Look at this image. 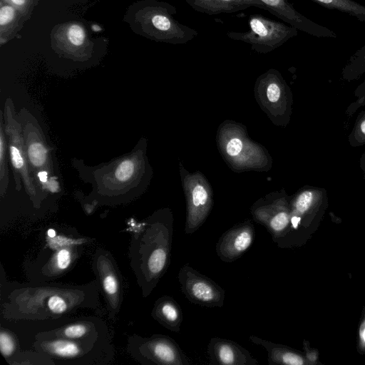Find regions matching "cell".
<instances>
[{"label": "cell", "instance_id": "e0dca14e", "mask_svg": "<svg viewBox=\"0 0 365 365\" xmlns=\"http://www.w3.org/2000/svg\"><path fill=\"white\" fill-rule=\"evenodd\" d=\"M196 11L215 15L222 13H234L251 6L267 11L259 0H184Z\"/></svg>", "mask_w": 365, "mask_h": 365}, {"label": "cell", "instance_id": "f1b7e54d", "mask_svg": "<svg viewBox=\"0 0 365 365\" xmlns=\"http://www.w3.org/2000/svg\"><path fill=\"white\" fill-rule=\"evenodd\" d=\"M16 9L21 14H29L35 5V0H1Z\"/></svg>", "mask_w": 365, "mask_h": 365}, {"label": "cell", "instance_id": "3957f363", "mask_svg": "<svg viewBox=\"0 0 365 365\" xmlns=\"http://www.w3.org/2000/svg\"><path fill=\"white\" fill-rule=\"evenodd\" d=\"M43 245L35 259L24 263L29 282H49L68 273L81 257L83 247L91 239L76 231L48 228L42 234Z\"/></svg>", "mask_w": 365, "mask_h": 365}, {"label": "cell", "instance_id": "d6986e66", "mask_svg": "<svg viewBox=\"0 0 365 365\" xmlns=\"http://www.w3.org/2000/svg\"><path fill=\"white\" fill-rule=\"evenodd\" d=\"M249 339L253 344L261 346L267 351L269 365H303L305 364L304 358L289 347L253 335H250Z\"/></svg>", "mask_w": 365, "mask_h": 365}, {"label": "cell", "instance_id": "83f0119b", "mask_svg": "<svg viewBox=\"0 0 365 365\" xmlns=\"http://www.w3.org/2000/svg\"><path fill=\"white\" fill-rule=\"evenodd\" d=\"M354 101H353L346 109L345 113L348 117H351L358 109L365 106V79L355 89Z\"/></svg>", "mask_w": 365, "mask_h": 365}, {"label": "cell", "instance_id": "1f68e13d", "mask_svg": "<svg viewBox=\"0 0 365 365\" xmlns=\"http://www.w3.org/2000/svg\"><path fill=\"white\" fill-rule=\"evenodd\" d=\"M120 166H121V168H120V165H119V167L115 170V176L116 177L117 181L118 182H126L128 181H130L129 179L130 178V177H132V175H131L130 174L123 175V173L128 169V168L127 169L123 168H124V161L122 162V163L120 164Z\"/></svg>", "mask_w": 365, "mask_h": 365}, {"label": "cell", "instance_id": "7c38bea8", "mask_svg": "<svg viewBox=\"0 0 365 365\" xmlns=\"http://www.w3.org/2000/svg\"><path fill=\"white\" fill-rule=\"evenodd\" d=\"M35 336L93 340L111 338L106 322L103 319L93 316L71 320L58 327L38 331Z\"/></svg>", "mask_w": 365, "mask_h": 365}, {"label": "cell", "instance_id": "8fae6325", "mask_svg": "<svg viewBox=\"0 0 365 365\" xmlns=\"http://www.w3.org/2000/svg\"><path fill=\"white\" fill-rule=\"evenodd\" d=\"M22 125L25 149L31 173L37 175L46 172L51 177L53 173L51 153L36 120L26 110H21L19 118Z\"/></svg>", "mask_w": 365, "mask_h": 365}, {"label": "cell", "instance_id": "484cf974", "mask_svg": "<svg viewBox=\"0 0 365 365\" xmlns=\"http://www.w3.org/2000/svg\"><path fill=\"white\" fill-rule=\"evenodd\" d=\"M9 364L11 365H55L48 355L36 350L20 351Z\"/></svg>", "mask_w": 365, "mask_h": 365}, {"label": "cell", "instance_id": "e575fe53", "mask_svg": "<svg viewBox=\"0 0 365 365\" xmlns=\"http://www.w3.org/2000/svg\"><path fill=\"white\" fill-rule=\"evenodd\" d=\"M92 29L94 31H101V28L98 26L97 24H94L92 26Z\"/></svg>", "mask_w": 365, "mask_h": 365}, {"label": "cell", "instance_id": "4dcf8cb0", "mask_svg": "<svg viewBox=\"0 0 365 365\" xmlns=\"http://www.w3.org/2000/svg\"><path fill=\"white\" fill-rule=\"evenodd\" d=\"M242 148V141L238 138H233L227 145V153L231 156L237 155Z\"/></svg>", "mask_w": 365, "mask_h": 365}, {"label": "cell", "instance_id": "5b68a950", "mask_svg": "<svg viewBox=\"0 0 365 365\" xmlns=\"http://www.w3.org/2000/svg\"><path fill=\"white\" fill-rule=\"evenodd\" d=\"M136 21L141 35L158 41L174 45L185 44L198 33L175 18V6L157 0H145L140 4Z\"/></svg>", "mask_w": 365, "mask_h": 365}, {"label": "cell", "instance_id": "5bb4252c", "mask_svg": "<svg viewBox=\"0 0 365 365\" xmlns=\"http://www.w3.org/2000/svg\"><path fill=\"white\" fill-rule=\"evenodd\" d=\"M267 11L297 30L319 38H336V34L302 15L290 0H259Z\"/></svg>", "mask_w": 365, "mask_h": 365}, {"label": "cell", "instance_id": "6da1fadb", "mask_svg": "<svg viewBox=\"0 0 365 365\" xmlns=\"http://www.w3.org/2000/svg\"><path fill=\"white\" fill-rule=\"evenodd\" d=\"M1 314L10 321L56 320L79 309L100 307L96 279L85 284L9 282L1 268Z\"/></svg>", "mask_w": 365, "mask_h": 365}, {"label": "cell", "instance_id": "8992f818", "mask_svg": "<svg viewBox=\"0 0 365 365\" xmlns=\"http://www.w3.org/2000/svg\"><path fill=\"white\" fill-rule=\"evenodd\" d=\"M4 128L8 137L9 158L12 166L16 189L21 188L23 181L25 190L36 207L41 205V196L38 192L35 178L31 175L27 160L22 125L16 118L14 103L7 99L4 106Z\"/></svg>", "mask_w": 365, "mask_h": 365}, {"label": "cell", "instance_id": "cb8c5ba5", "mask_svg": "<svg viewBox=\"0 0 365 365\" xmlns=\"http://www.w3.org/2000/svg\"><path fill=\"white\" fill-rule=\"evenodd\" d=\"M3 112H0V195L3 198L9 184V169L7 161V141L4 123Z\"/></svg>", "mask_w": 365, "mask_h": 365}, {"label": "cell", "instance_id": "277c9868", "mask_svg": "<svg viewBox=\"0 0 365 365\" xmlns=\"http://www.w3.org/2000/svg\"><path fill=\"white\" fill-rule=\"evenodd\" d=\"M33 347L48 355L55 365H108L115 356L111 338L93 340L34 336Z\"/></svg>", "mask_w": 365, "mask_h": 365}, {"label": "cell", "instance_id": "ffe728a7", "mask_svg": "<svg viewBox=\"0 0 365 365\" xmlns=\"http://www.w3.org/2000/svg\"><path fill=\"white\" fill-rule=\"evenodd\" d=\"M13 6L8 3L4 4L1 1L0 9V34L1 45L6 43L11 35L17 31L20 13Z\"/></svg>", "mask_w": 365, "mask_h": 365}, {"label": "cell", "instance_id": "ba28073f", "mask_svg": "<svg viewBox=\"0 0 365 365\" xmlns=\"http://www.w3.org/2000/svg\"><path fill=\"white\" fill-rule=\"evenodd\" d=\"M248 24L247 31H227L226 35L231 39L250 44L252 51L259 53L272 51L298 34V30L292 26L261 14L250 15Z\"/></svg>", "mask_w": 365, "mask_h": 365}, {"label": "cell", "instance_id": "d6a6232c", "mask_svg": "<svg viewBox=\"0 0 365 365\" xmlns=\"http://www.w3.org/2000/svg\"><path fill=\"white\" fill-rule=\"evenodd\" d=\"M359 166L364 173V177L365 179V151L361 154L359 159Z\"/></svg>", "mask_w": 365, "mask_h": 365}, {"label": "cell", "instance_id": "44dd1931", "mask_svg": "<svg viewBox=\"0 0 365 365\" xmlns=\"http://www.w3.org/2000/svg\"><path fill=\"white\" fill-rule=\"evenodd\" d=\"M322 6L346 13L365 23V6L354 0H311Z\"/></svg>", "mask_w": 365, "mask_h": 365}, {"label": "cell", "instance_id": "2e32d148", "mask_svg": "<svg viewBox=\"0 0 365 365\" xmlns=\"http://www.w3.org/2000/svg\"><path fill=\"white\" fill-rule=\"evenodd\" d=\"M255 220L267 230L272 240L277 246L286 237L289 229L290 210L282 203L259 207L254 212Z\"/></svg>", "mask_w": 365, "mask_h": 365}, {"label": "cell", "instance_id": "4fadbf2b", "mask_svg": "<svg viewBox=\"0 0 365 365\" xmlns=\"http://www.w3.org/2000/svg\"><path fill=\"white\" fill-rule=\"evenodd\" d=\"M255 237V227L250 220L237 224L225 231L218 239L216 253L222 262H232L249 250Z\"/></svg>", "mask_w": 365, "mask_h": 365}, {"label": "cell", "instance_id": "f546056e", "mask_svg": "<svg viewBox=\"0 0 365 365\" xmlns=\"http://www.w3.org/2000/svg\"><path fill=\"white\" fill-rule=\"evenodd\" d=\"M267 96L269 101L277 102L281 96V88L277 82L270 83L267 87Z\"/></svg>", "mask_w": 365, "mask_h": 365}, {"label": "cell", "instance_id": "30bf717a", "mask_svg": "<svg viewBox=\"0 0 365 365\" xmlns=\"http://www.w3.org/2000/svg\"><path fill=\"white\" fill-rule=\"evenodd\" d=\"M178 277L182 292L191 303L209 308L223 307L225 290L210 277L188 264L180 269Z\"/></svg>", "mask_w": 365, "mask_h": 365}, {"label": "cell", "instance_id": "4316f807", "mask_svg": "<svg viewBox=\"0 0 365 365\" xmlns=\"http://www.w3.org/2000/svg\"><path fill=\"white\" fill-rule=\"evenodd\" d=\"M348 142L354 148L365 145V110L361 111L357 116L348 136Z\"/></svg>", "mask_w": 365, "mask_h": 365}, {"label": "cell", "instance_id": "7a4b0ae2", "mask_svg": "<svg viewBox=\"0 0 365 365\" xmlns=\"http://www.w3.org/2000/svg\"><path fill=\"white\" fill-rule=\"evenodd\" d=\"M173 222L169 215H155L139 224L131 235L130 265L144 297L150 294L170 264Z\"/></svg>", "mask_w": 365, "mask_h": 365}, {"label": "cell", "instance_id": "ac0fdd59", "mask_svg": "<svg viewBox=\"0 0 365 365\" xmlns=\"http://www.w3.org/2000/svg\"><path fill=\"white\" fill-rule=\"evenodd\" d=\"M151 316L170 331L180 332L183 319L182 312L180 306L172 297L165 295L158 298L155 302Z\"/></svg>", "mask_w": 365, "mask_h": 365}, {"label": "cell", "instance_id": "603a6c76", "mask_svg": "<svg viewBox=\"0 0 365 365\" xmlns=\"http://www.w3.org/2000/svg\"><path fill=\"white\" fill-rule=\"evenodd\" d=\"M63 43L66 48L71 51H80L88 45L86 31L78 24H69L63 30Z\"/></svg>", "mask_w": 365, "mask_h": 365}, {"label": "cell", "instance_id": "52a82bcc", "mask_svg": "<svg viewBox=\"0 0 365 365\" xmlns=\"http://www.w3.org/2000/svg\"><path fill=\"white\" fill-rule=\"evenodd\" d=\"M127 351L143 365H190L191 362L178 343L170 336L153 334L145 337L129 336Z\"/></svg>", "mask_w": 365, "mask_h": 365}, {"label": "cell", "instance_id": "836d02e7", "mask_svg": "<svg viewBox=\"0 0 365 365\" xmlns=\"http://www.w3.org/2000/svg\"><path fill=\"white\" fill-rule=\"evenodd\" d=\"M360 337L362 342L365 344V324H364L360 329Z\"/></svg>", "mask_w": 365, "mask_h": 365}, {"label": "cell", "instance_id": "9c48e42d", "mask_svg": "<svg viewBox=\"0 0 365 365\" xmlns=\"http://www.w3.org/2000/svg\"><path fill=\"white\" fill-rule=\"evenodd\" d=\"M91 267L106 302L108 319L115 321L123 300L122 274L112 253L106 249L96 250Z\"/></svg>", "mask_w": 365, "mask_h": 365}, {"label": "cell", "instance_id": "9a60e30c", "mask_svg": "<svg viewBox=\"0 0 365 365\" xmlns=\"http://www.w3.org/2000/svg\"><path fill=\"white\" fill-rule=\"evenodd\" d=\"M210 365H257L258 361L237 342L212 337L207 349Z\"/></svg>", "mask_w": 365, "mask_h": 365}, {"label": "cell", "instance_id": "d4e9b609", "mask_svg": "<svg viewBox=\"0 0 365 365\" xmlns=\"http://www.w3.org/2000/svg\"><path fill=\"white\" fill-rule=\"evenodd\" d=\"M0 351L8 363L21 351L17 336L2 326L0 328Z\"/></svg>", "mask_w": 365, "mask_h": 365}, {"label": "cell", "instance_id": "7402d4cb", "mask_svg": "<svg viewBox=\"0 0 365 365\" xmlns=\"http://www.w3.org/2000/svg\"><path fill=\"white\" fill-rule=\"evenodd\" d=\"M365 73V44L346 61L341 71V78L348 82L359 79Z\"/></svg>", "mask_w": 365, "mask_h": 365}]
</instances>
